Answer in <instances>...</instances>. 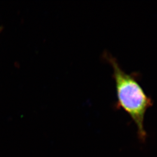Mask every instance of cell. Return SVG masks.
I'll use <instances>...</instances> for the list:
<instances>
[{
  "label": "cell",
  "instance_id": "cell-2",
  "mask_svg": "<svg viewBox=\"0 0 157 157\" xmlns=\"http://www.w3.org/2000/svg\"><path fill=\"white\" fill-rule=\"evenodd\" d=\"M2 29L1 27H0V32L1 31Z\"/></svg>",
  "mask_w": 157,
  "mask_h": 157
},
{
  "label": "cell",
  "instance_id": "cell-1",
  "mask_svg": "<svg viewBox=\"0 0 157 157\" xmlns=\"http://www.w3.org/2000/svg\"><path fill=\"white\" fill-rule=\"evenodd\" d=\"M104 57L113 70V77L115 82L117 97L116 107L123 109L129 114L136 124L138 138L144 142L147 135L144 124V117L147 110L153 105L152 99L140 85L138 73L126 72L110 53H104Z\"/></svg>",
  "mask_w": 157,
  "mask_h": 157
}]
</instances>
